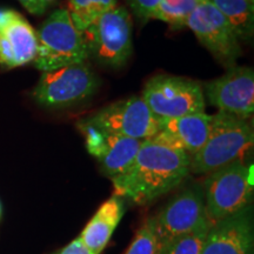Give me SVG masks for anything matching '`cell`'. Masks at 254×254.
Returning <instances> with one entry per match:
<instances>
[{
	"label": "cell",
	"mask_w": 254,
	"mask_h": 254,
	"mask_svg": "<svg viewBox=\"0 0 254 254\" xmlns=\"http://www.w3.org/2000/svg\"><path fill=\"white\" fill-rule=\"evenodd\" d=\"M153 218L160 249L174 238L195 230L207 220L202 186L192 184L174 196Z\"/></svg>",
	"instance_id": "cell-10"
},
{
	"label": "cell",
	"mask_w": 254,
	"mask_h": 254,
	"mask_svg": "<svg viewBox=\"0 0 254 254\" xmlns=\"http://www.w3.org/2000/svg\"><path fill=\"white\" fill-rule=\"evenodd\" d=\"M116 6L117 0H68L66 9L75 27L82 32Z\"/></svg>",
	"instance_id": "cell-18"
},
{
	"label": "cell",
	"mask_w": 254,
	"mask_h": 254,
	"mask_svg": "<svg viewBox=\"0 0 254 254\" xmlns=\"http://www.w3.org/2000/svg\"><path fill=\"white\" fill-rule=\"evenodd\" d=\"M205 213L209 226L251 205L253 198V166L244 160L209 173L204 186Z\"/></svg>",
	"instance_id": "cell-4"
},
{
	"label": "cell",
	"mask_w": 254,
	"mask_h": 254,
	"mask_svg": "<svg viewBox=\"0 0 254 254\" xmlns=\"http://www.w3.org/2000/svg\"><path fill=\"white\" fill-rule=\"evenodd\" d=\"M141 99L158 119L205 113V94L193 79L159 74L146 82Z\"/></svg>",
	"instance_id": "cell-7"
},
{
	"label": "cell",
	"mask_w": 254,
	"mask_h": 254,
	"mask_svg": "<svg viewBox=\"0 0 254 254\" xmlns=\"http://www.w3.org/2000/svg\"><path fill=\"white\" fill-rule=\"evenodd\" d=\"M252 1H253V0H252Z\"/></svg>",
	"instance_id": "cell-26"
},
{
	"label": "cell",
	"mask_w": 254,
	"mask_h": 254,
	"mask_svg": "<svg viewBox=\"0 0 254 254\" xmlns=\"http://www.w3.org/2000/svg\"><path fill=\"white\" fill-rule=\"evenodd\" d=\"M28 13L33 15H43L55 6L59 0H18Z\"/></svg>",
	"instance_id": "cell-23"
},
{
	"label": "cell",
	"mask_w": 254,
	"mask_h": 254,
	"mask_svg": "<svg viewBox=\"0 0 254 254\" xmlns=\"http://www.w3.org/2000/svg\"><path fill=\"white\" fill-rule=\"evenodd\" d=\"M209 227L208 221H204L195 230L168 241L161 247L159 254H200Z\"/></svg>",
	"instance_id": "cell-19"
},
{
	"label": "cell",
	"mask_w": 254,
	"mask_h": 254,
	"mask_svg": "<svg viewBox=\"0 0 254 254\" xmlns=\"http://www.w3.org/2000/svg\"><path fill=\"white\" fill-rule=\"evenodd\" d=\"M206 97L219 112L250 119L254 112V72L232 66L224 75L205 85Z\"/></svg>",
	"instance_id": "cell-11"
},
{
	"label": "cell",
	"mask_w": 254,
	"mask_h": 254,
	"mask_svg": "<svg viewBox=\"0 0 254 254\" xmlns=\"http://www.w3.org/2000/svg\"><path fill=\"white\" fill-rule=\"evenodd\" d=\"M37 31L27 19L12 8H0V66L12 69L34 62Z\"/></svg>",
	"instance_id": "cell-13"
},
{
	"label": "cell",
	"mask_w": 254,
	"mask_h": 254,
	"mask_svg": "<svg viewBox=\"0 0 254 254\" xmlns=\"http://www.w3.org/2000/svg\"><path fill=\"white\" fill-rule=\"evenodd\" d=\"M82 120L106 132L138 140L153 138L160 125V120L136 95L107 105Z\"/></svg>",
	"instance_id": "cell-8"
},
{
	"label": "cell",
	"mask_w": 254,
	"mask_h": 254,
	"mask_svg": "<svg viewBox=\"0 0 254 254\" xmlns=\"http://www.w3.org/2000/svg\"><path fill=\"white\" fill-rule=\"evenodd\" d=\"M186 27L193 31L201 45L219 63L228 67L236 65L237 59L241 56L240 40L227 19L209 0H202L193 9L186 21Z\"/></svg>",
	"instance_id": "cell-9"
},
{
	"label": "cell",
	"mask_w": 254,
	"mask_h": 254,
	"mask_svg": "<svg viewBox=\"0 0 254 254\" xmlns=\"http://www.w3.org/2000/svg\"><path fill=\"white\" fill-rule=\"evenodd\" d=\"M254 133L249 119L218 112L211 116L207 140L190 159V172L209 174L243 160L253 147Z\"/></svg>",
	"instance_id": "cell-2"
},
{
	"label": "cell",
	"mask_w": 254,
	"mask_h": 254,
	"mask_svg": "<svg viewBox=\"0 0 254 254\" xmlns=\"http://www.w3.org/2000/svg\"><path fill=\"white\" fill-rule=\"evenodd\" d=\"M159 120V131L151 140L185 152L190 159L198 153L207 140L211 125L209 114L198 113L182 118Z\"/></svg>",
	"instance_id": "cell-15"
},
{
	"label": "cell",
	"mask_w": 254,
	"mask_h": 254,
	"mask_svg": "<svg viewBox=\"0 0 254 254\" xmlns=\"http://www.w3.org/2000/svg\"><path fill=\"white\" fill-rule=\"evenodd\" d=\"M126 2L132 9L133 14L141 23H146L151 19H154L161 0H126Z\"/></svg>",
	"instance_id": "cell-22"
},
{
	"label": "cell",
	"mask_w": 254,
	"mask_h": 254,
	"mask_svg": "<svg viewBox=\"0 0 254 254\" xmlns=\"http://www.w3.org/2000/svg\"><path fill=\"white\" fill-rule=\"evenodd\" d=\"M236 32L239 40H250L254 31L252 0H209Z\"/></svg>",
	"instance_id": "cell-17"
},
{
	"label": "cell",
	"mask_w": 254,
	"mask_h": 254,
	"mask_svg": "<svg viewBox=\"0 0 254 254\" xmlns=\"http://www.w3.org/2000/svg\"><path fill=\"white\" fill-rule=\"evenodd\" d=\"M0 217H1V204H0Z\"/></svg>",
	"instance_id": "cell-25"
},
{
	"label": "cell",
	"mask_w": 254,
	"mask_h": 254,
	"mask_svg": "<svg viewBox=\"0 0 254 254\" xmlns=\"http://www.w3.org/2000/svg\"><path fill=\"white\" fill-rule=\"evenodd\" d=\"M189 173L185 152L147 139L127 170L111 180L114 195L146 205L180 185Z\"/></svg>",
	"instance_id": "cell-1"
},
{
	"label": "cell",
	"mask_w": 254,
	"mask_h": 254,
	"mask_svg": "<svg viewBox=\"0 0 254 254\" xmlns=\"http://www.w3.org/2000/svg\"><path fill=\"white\" fill-rule=\"evenodd\" d=\"M78 128L85 136L88 153L98 159L101 171L110 179L127 170L144 141L106 132L84 120L78 123Z\"/></svg>",
	"instance_id": "cell-12"
},
{
	"label": "cell",
	"mask_w": 254,
	"mask_h": 254,
	"mask_svg": "<svg viewBox=\"0 0 254 254\" xmlns=\"http://www.w3.org/2000/svg\"><path fill=\"white\" fill-rule=\"evenodd\" d=\"M202 0H161L154 19L163 20L171 27H186V21L193 9Z\"/></svg>",
	"instance_id": "cell-20"
},
{
	"label": "cell",
	"mask_w": 254,
	"mask_h": 254,
	"mask_svg": "<svg viewBox=\"0 0 254 254\" xmlns=\"http://www.w3.org/2000/svg\"><path fill=\"white\" fill-rule=\"evenodd\" d=\"M253 208L247 206L212 225L200 254H252Z\"/></svg>",
	"instance_id": "cell-14"
},
{
	"label": "cell",
	"mask_w": 254,
	"mask_h": 254,
	"mask_svg": "<svg viewBox=\"0 0 254 254\" xmlns=\"http://www.w3.org/2000/svg\"><path fill=\"white\" fill-rule=\"evenodd\" d=\"M124 213V200L117 195L111 196L98 208L79 238L88 250L94 254H100L110 243Z\"/></svg>",
	"instance_id": "cell-16"
},
{
	"label": "cell",
	"mask_w": 254,
	"mask_h": 254,
	"mask_svg": "<svg viewBox=\"0 0 254 254\" xmlns=\"http://www.w3.org/2000/svg\"><path fill=\"white\" fill-rule=\"evenodd\" d=\"M56 254H94L92 251L87 249L84 245V243L80 240V238H75L74 240H72L71 243L67 244L64 249H62L59 252Z\"/></svg>",
	"instance_id": "cell-24"
},
{
	"label": "cell",
	"mask_w": 254,
	"mask_h": 254,
	"mask_svg": "<svg viewBox=\"0 0 254 254\" xmlns=\"http://www.w3.org/2000/svg\"><path fill=\"white\" fill-rule=\"evenodd\" d=\"M38 49L34 66L41 72L86 63L88 51L84 34L73 24L67 9L53 11L37 32Z\"/></svg>",
	"instance_id": "cell-3"
},
{
	"label": "cell",
	"mask_w": 254,
	"mask_h": 254,
	"mask_svg": "<svg viewBox=\"0 0 254 254\" xmlns=\"http://www.w3.org/2000/svg\"><path fill=\"white\" fill-rule=\"evenodd\" d=\"M132 30V17L124 6L117 5L100 15L82 31L88 58L106 67H122L133 52Z\"/></svg>",
	"instance_id": "cell-5"
},
{
	"label": "cell",
	"mask_w": 254,
	"mask_h": 254,
	"mask_svg": "<svg viewBox=\"0 0 254 254\" xmlns=\"http://www.w3.org/2000/svg\"><path fill=\"white\" fill-rule=\"evenodd\" d=\"M160 245L155 231L154 218L146 220L136 232L134 239L125 252V254H159Z\"/></svg>",
	"instance_id": "cell-21"
},
{
	"label": "cell",
	"mask_w": 254,
	"mask_h": 254,
	"mask_svg": "<svg viewBox=\"0 0 254 254\" xmlns=\"http://www.w3.org/2000/svg\"><path fill=\"white\" fill-rule=\"evenodd\" d=\"M99 87V79L87 63L73 64L43 72L32 98L45 109L63 110L90 99Z\"/></svg>",
	"instance_id": "cell-6"
}]
</instances>
